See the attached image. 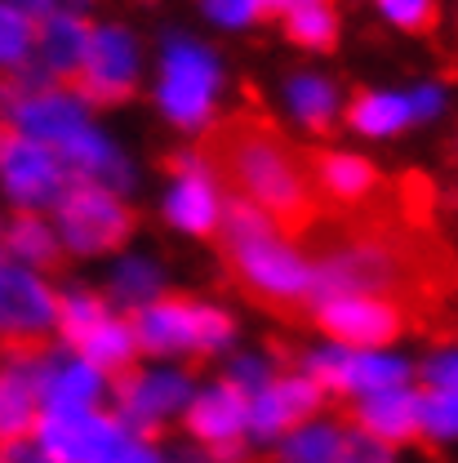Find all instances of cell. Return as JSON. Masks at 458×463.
Here are the masks:
<instances>
[{
    "instance_id": "cell-39",
    "label": "cell",
    "mask_w": 458,
    "mask_h": 463,
    "mask_svg": "<svg viewBox=\"0 0 458 463\" xmlns=\"http://www.w3.org/2000/svg\"><path fill=\"white\" fill-rule=\"evenodd\" d=\"M409 103H414V116H432V112H441V94H436V90H418V94H414Z\"/></svg>"
},
{
    "instance_id": "cell-29",
    "label": "cell",
    "mask_w": 458,
    "mask_h": 463,
    "mask_svg": "<svg viewBox=\"0 0 458 463\" xmlns=\"http://www.w3.org/2000/svg\"><path fill=\"white\" fill-rule=\"evenodd\" d=\"M36 41H41V23L27 18L23 9L5 5V14H0V58H5V67H14V71L27 67L36 54Z\"/></svg>"
},
{
    "instance_id": "cell-24",
    "label": "cell",
    "mask_w": 458,
    "mask_h": 463,
    "mask_svg": "<svg viewBox=\"0 0 458 463\" xmlns=\"http://www.w3.org/2000/svg\"><path fill=\"white\" fill-rule=\"evenodd\" d=\"M5 250H9V263H18V268H45V263H54L58 236L36 214H18L5 228Z\"/></svg>"
},
{
    "instance_id": "cell-40",
    "label": "cell",
    "mask_w": 458,
    "mask_h": 463,
    "mask_svg": "<svg viewBox=\"0 0 458 463\" xmlns=\"http://www.w3.org/2000/svg\"><path fill=\"white\" fill-rule=\"evenodd\" d=\"M5 463H50V459L41 455V446H9Z\"/></svg>"
},
{
    "instance_id": "cell-25",
    "label": "cell",
    "mask_w": 458,
    "mask_h": 463,
    "mask_svg": "<svg viewBox=\"0 0 458 463\" xmlns=\"http://www.w3.org/2000/svg\"><path fill=\"white\" fill-rule=\"evenodd\" d=\"M134 347H143L138 344V330H134L129 321H112V317H107L76 352H80L85 361H94L98 370H120V365H129Z\"/></svg>"
},
{
    "instance_id": "cell-41",
    "label": "cell",
    "mask_w": 458,
    "mask_h": 463,
    "mask_svg": "<svg viewBox=\"0 0 458 463\" xmlns=\"http://www.w3.org/2000/svg\"><path fill=\"white\" fill-rule=\"evenodd\" d=\"M307 5H325V0H272V14H281V18H285V14L307 9ZM330 5H334V0H330Z\"/></svg>"
},
{
    "instance_id": "cell-8",
    "label": "cell",
    "mask_w": 458,
    "mask_h": 463,
    "mask_svg": "<svg viewBox=\"0 0 458 463\" xmlns=\"http://www.w3.org/2000/svg\"><path fill=\"white\" fill-rule=\"evenodd\" d=\"M125 441V428L98 410H45L36 423V446L50 463H107Z\"/></svg>"
},
{
    "instance_id": "cell-14",
    "label": "cell",
    "mask_w": 458,
    "mask_h": 463,
    "mask_svg": "<svg viewBox=\"0 0 458 463\" xmlns=\"http://www.w3.org/2000/svg\"><path fill=\"white\" fill-rule=\"evenodd\" d=\"M210 161L196 156V152H182L173 161V187L165 196V219L187 236H210V232L223 223V201H219V187L205 170Z\"/></svg>"
},
{
    "instance_id": "cell-20",
    "label": "cell",
    "mask_w": 458,
    "mask_h": 463,
    "mask_svg": "<svg viewBox=\"0 0 458 463\" xmlns=\"http://www.w3.org/2000/svg\"><path fill=\"white\" fill-rule=\"evenodd\" d=\"M356 423L360 432L397 446V441H409L418 428H423V397H414L409 388H388V392H374L365 397V405L356 410Z\"/></svg>"
},
{
    "instance_id": "cell-28",
    "label": "cell",
    "mask_w": 458,
    "mask_h": 463,
    "mask_svg": "<svg viewBox=\"0 0 458 463\" xmlns=\"http://www.w3.org/2000/svg\"><path fill=\"white\" fill-rule=\"evenodd\" d=\"M285 36L303 50H334L339 41V18H334V5H307V9H294L285 14Z\"/></svg>"
},
{
    "instance_id": "cell-18",
    "label": "cell",
    "mask_w": 458,
    "mask_h": 463,
    "mask_svg": "<svg viewBox=\"0 0 458 463\" xmlns=\"http://www.w3.org/2000/svg\"><path fill=\"white\" fill-rule=\"evenodd\" d=\"M187 428H192V437L210 441V450L240 441L249 432V392H240L236 383H214V388L196 392L187 405Z\"/></svg>"
},
{
    "instance_id": "cell-30",
    "label": "cell",
    "mask_w": 458,
    "mask_h": 463,
    "mask_svg": "<svg viewBox=\"0 0 458 463\" xmlns=\"http://www.w3.org/2000/svg\"><path fill=\"white\" fill-rule=\"evenodd\" d=\"M112 294L116 303H134L143 312V307H152L161 298V272L147 259H125L112 277Z\"/></svg>"
},
{
    "instance_id": "cell-5",
    "label": "cell",
    "mask_w": 458,
    "mask_h": 463,
    "mask_svg": "<svg viewBox=\"0 0 458 463\" xmlns=\"http://www.w3.org/2000/svg\"><path fill=\"white\" fill-rule=\"evenodd\" d=\"M58 232H62L67 250L103 254L129 236V210L120 205V192L89 183V178H76L71 192L58 201Z\"/></svg>"
},
{
    "instance_id": "cell-17",
    "label": "cell",
    "mask_w": 458,
    "mask_h": 463,
    "mask_svg": "<svg viewBox=\"0 0 458 463\" xmlns=\"http://www.w3.org/2000/svg\"><path fill=\"white\" fill-rule=\"evenodd\" d=\"M116 402H120L125 423L156 428L173 410L192 405V383H187V374H173V370H143V374H129L120 383Z\"/></svg>"
},
{
    "instance_id": "cell-26",
    "label": "cell",
    "mask_w": 458,
    "mask_h": 463,
    "mask_svg": "<svg viewBox=\"0 0 458 463\" xmlns=\"http://www.w3.org/2000/svg\"><path fill=\"white\" fill-rule=\"evenodd\" d=\"M289 108H294V116L307 129H330L334 112H339V99H334L330 80H321V76H294L289 80Z\"/></svg>"
},
{
    "instance_id": "cell-15",
    "label": "cell",
    "mask_w": 458,
    "mask_h": 463,
    "mask_svg": "<svg viewBox=\"0 0 458 463\" xmlns=\"http://www.w3.org/2000/svg\"><path fill=\"white\" fill-rule=\"evenodd\" d=\"M0 312H5V335L9 339H41L45 330H54L62 317V298L45 286L32 268L9 263L0 277Z\"/></svg>"
},
{
    "instance_id": "cell-4",
    "label": "cell",
    "mask_w": 458,
    "mask_h": 463,
    "mask_svg": "<svg viewBox=\"0 0 458 463\" xmlns=\"http://www.w3.org/2000/svg\"><path fill=\"white\" fill-rule=\"evenodd\" d=\"M214 90H219L214 54L173 36L161 58V112L182 129H196L214 112Z\"/></svg>"
},
{
    "instance_id": "cell-19",
    "label": "cell",
    "mask_w": 458,
    "mask_h": 463,
    "mask_svg": "<svg viewBox=\"0 0 458 463\" xmlns=\"http://www.w3.org/2000/svg\"><path fill=\"white\" fill-rule=\"evenodd\" d=\"M89 45H94V27L71 14V9H58L41 23V41H36V54H41V67L50 76H80L85 58H89Z\"/></svg>"
},
{
    "instance_id": "cell-10",
    "label": "cell",
    "mask_w": 458,
    "mask_h": 463,
    "mask_svg": "<svg viewBox=\"0 0 458 463\" xmlns=\"http://www.w3.org/2000/svg\"><path fill=\"white\" fill-rule=\"evenodd\" d=\"M321 388H334V392H360V397H374V392H388V388H405V374L409 365L397 356H383V352H356V347H321L307 356L303 365Z\"/></svg>"
},
{
    "instance_id": "cell-38",
    "label": "cell",
    "mask_w": 458,
    "mask_h": 463,
    "mask_svg": "<svg viewBox=\"0 0 458 463\" xmlns=\"http://www.w3.org/2000/svg\"><path fill=\"white\" fill-rule=\"evenodd\" d=\"M107 463H161V459H156L147 446H134V441H125V446H120V450H116Z\"/></svg>"
},
{
    "instance_id": "cell-9",
    "label": "cell",
    "mask_w": 458,
    "mask_h": 463,
    "mask_svg": "<svg viewBox=\"0 0 458 463\" xmlns=\"http://www.w3.org/2000/svg\"><path fill=\"white\" fill-rule=\"evenodd\" d=\"M316 326L330 339H339V347L379 352L401 335V312L374 294H330V298H316Z\"/></svg>"
},
{
    "instance_id": "cell-21",
    "label": "cell",
    "mask_w": 458,
    "mask_h": 463,
    "mask_svg": "<svg viewBox=\"0 0 458 463\" xmlns=\"http://www.w3.org/2000/svg\"><path fill=\"white\" fill-rule=\"evenodd\" d=\"M316 183L339 201V205H360L369 192H374V183H379V174L369 161H360V156H347V152H325L321 161H316Z\"/></svg>"
},
{
    "instance_id": "cell-2",
    "label": "cell",
    "mask_w": 458,
    "mask_h": 463,
    "mask_svg": "<svg viewBox=\"0 0 458 463\" xmlns=\"http://www.w3.org/2000/svg\"><path fill=\"white\" fill-rule=\"evenodd\" d=\"M201 156L236 192V201L258 205L285 232L307 236L316 228V196H312L307 165L272 125L236 116L228 125L210 129Z\"/></svg>"
},
{
    "instance_id": "cell-37",
    "label": "cell",
    "mask_w": 458,
    "mask_h": 463,
    "mask_svg": "<svg viewBox=\"0 0 458 463\" xmlns=\"http://www.w3.org/2000/svg\"><path fill=\"white\" fill-rule=\"evenodd\" d=\"M14 9H23L27 18H36V23H45L50 14H58V0H9Z\"/></svg>"
},
{
    "instance_id": "cell-7",
    "label": "cell",
    "mask_w": 458,
    "mask_h": 463,
    "mask_svg": "<svg viewBox=\"0 0 458 463\" xmlns=\"http://www.w3.org/2000/svg\"><path fill=\"white\" fill-rule=\"evenodd\" d=\"M0 156H5V165H0V170H5V192H9L18 205H27V210L58 205V201L71 192V183H76V170L67 165L62 152L36 143V138H27V134H18V129L5 134Z\"/></svg>"
},
{
    "instance_id": "cell-12",
    "label": "cell",
    "mask_w": 458,
    "mask_h": 463,
    "mask_svg": "<svg viewBox=\"0 0 458 463\" xmlns=\"http://www.w3.org/2000/svg\"><path fill=\"white\" fill-rule=\"evenodd\" d=\"M23 374L32 379L41 410H94L103 397V370L85 356H27Z\"/></svg>"
},
{
    "instance_id": "cell-13",
    "label": "cell",
    "mask_w": 458,
    "mask_h": 463,
    "mask_svg": "<svg viewBox=\"0 0 458 463\" xmlns=\"http://www.w3.org/2000/svg\"><path fill=\"white\" fill-rule=\"evenodd\" d=\"M9 120L18 134L54 147V152H71L94 125L85 120V103L71 99V94H58V90H45V94H27V99H14L9 108Z\"/></svg>"
},
{
    "instance_id": "cell-1",
    "label": "cell",
    "mask_w": 458,
    "mask_h": 463,
    "mask_svg": "<svg viewBox=\"0 0 458 463\" xmlns=\"http://www.w3.org/2000/svg\"><path fill=\"white\" fill-rule=\"evenodd\" d=\"M307 236L316 263V298L330 294L436 298L441 289L454 286V263L441 250L414 241V232H392L379 219Z\"/></svg>"
},
{
    "instance_id": "cell-23",
    "label": "cell",
    "mask_w": 458,
    "mask_h": 463,
    "mask_svg": "<svg viewBox=\"0 0 458 463\" xmlns=\"http://www.w3.org/2000/svg\"><path fill=\"white\" fill-rule=\"evenodd\" d=\"M36 388H32V379L23 374V365H9V374H5V388H0V432H5V441H18V437H27V432H36Z\"/></svg>"
},
{
    "instance_id": "cell-34",
    "label": "cell",
    "mask_w": 458,
    "mask_h": 463,
    "mask_svg": "<svg viewBox=\"0 0 458 463\" xmlns=\"http://www.w3.org/2000/svg\"><path fill=\"white\" fill-rule=\"evenodd\" d=\"M210 18L214 23H228V27H249L258 18L272 14V0H205Z\"/></svg>"
},
{
    "instance_id": "cell-3",
    "label": "cell",
    "mask_w": 458,
    "mask_h": 463,
    "mask_svg": "<svg viewBox=\"0 0 458 463\" xmlns=\"http://www.w3.org/2000/svg\"><path fill=\"white\" fill-rule=\"evenodd\" d=\"M223 250L240 286L267 307H294L316 294V263L303 259L281 236V223L249 201H231L223 210Z\"/></svg>"
},
{
    "instance_id": "cell-22",
    "label": "cell",
    "mask_w": 458,
    "mask_h": 463,
    "mask_svg": "<svg viewBox=\"0 0 458 463\" xmlns=\"http://www.w3.org/2000/svg\"><path fill=\"white\" fill-rule=\"evenodd\" d=\"M414 116V103L401 99V94H360L351 108H347V125L356 134H369V138H388L409 125Z\"/></svg>"
},
{
    "instance_id": "cell-33",
    "label": "cell",
    "mask_w": 458,
    "mask_h": 463,
    "mask_svg": "<svg viewBox=\"0 0 458 463\" xmlns=\"http://www.w3.org/2000/svg\"><path fill=\"white\" fill-rule=\"evenodd\" d=\"M423 432L432 437H458V392H432L423 397Z\"/></svg>"
},
{
    "instance_id": "cell-16",
    "label": "cell",
    "mask_w": 458,
    "mask_h": 463,
    "mask_svg": "<svg viewBox=\"0 0 458 463\" xmlns=\"http://www.w3.org/2000/svg\"><path fill=\"white\" fill-rule=\"evenodd\" d=\"M321 405V383L312 374H289V379H272L263 392L249 397V432L272 441L289 432L298 419H307Z\"/></svg>"
},
{
    "instance_id": "cell-6",
    "label": "cell",
    "mask_w": 458,
    "mask_h": 463,
    "mask_svg": "<svg viewBox=\"0 0 458 463\" xmlns=\"http://www.w3.org/2000/svg\"><path fill=\"white\" fill-rule=\"evenodd\" d=\"M147 352H214L231 339V317L210 303H152L134 321Z\"/></svg>"
},
{
    "instance_id": "cell-31",
    "label": "cell",
    "mask_w": 458,
    "mask_h": 463,
    "mask_svg": "<svg viewBox=\"0 0 458 463\" xmlns=\"http://www.w3.org/2000/svg\"><path fill=\"white\" fill-rule=\"evenodd\" d=\"M107 321V307L94 298V294H85V289H76V294H67L62 298V317H58V330H62V339L71 347H80L98 326Z\"/></svg>"
},
{
    "instance_id": "cell-27",
    "label": "cell",
    "mask_w": 458,
    "mask_h": 463,
    "mask_svg": "<svg viewBox=\"0 0 458 463\" xmlns=\"http://www.w3.org/2000/svg\"><path fill=\"white\" fill-rule=\"evenodd\" d=\"M343 455V432L330 428V423H307V428H294L281 446V459L285 463H339Z\"/></svg>"
},
{
    "instance_id": "cell-35",
    "label": "cell",
    "mask_w": 458,
    "mask_h": 463,
    "mask_svg": "<svg viewBox=\"0 0 458 463\" xmlns=\"http://www.w3.org/2000/svg\"><path fill=\"white\" fill-rule=\"evenodd\" d=\"M339 463H392V450H388V441H379L369 432H347Z\"/></svg>"
},
{
    "instance_id": "cell-11",
    "label": "cell",
    "mask_w": 458,
    "mask_h": 463,
    "mask_svg": "<svg viewBox=\"0 0 458 463\" xmlns=\"http://www.w3.org/2000/svg\"><path fill=\"white\" fill-rule=\"evenodd\" d=\"M134 76H138V50L134 36L120 27H98L89 58L76 76V90L85 103H120L134 94Z\"/></svg>"
},
{
    "instance_id": "cell-36",
    "label": "cell",
    "mask_w": 458,
    "mask_h": 463,
    "mask_svg": "<svg viewBox=\"0 0 458 463\" xmlns=\"http://www.w3.org/2000/svg\"><path fill=\"white\" fill-rule=\"evenodd\" d=\"M427 379L441 388V392H458V352H436L427 361Z\"/></svg>"
},
{
    "instance_id": "cell-32",
    "label": "cell",
    "mask_w": 458,
    "mask_h": 463,
    "mask_svg": "<svg viewBox=\"0 0 458 463\" xmlns=\"http://www.w3.org/2000/svg\"><path fill=\"white\" fill-rule=\"evenodd\" d=\"M379 9L388 23H397L401 32H418V36H427L441 23L436 0H379Z\"/></svg>"
}]
</instances>
